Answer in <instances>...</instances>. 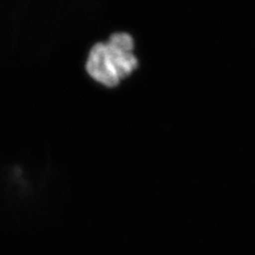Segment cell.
<instances>
[{"label": "cell", "mask_w": 255, "mask_h": 255, "mask_svg": "<svg viewBox=\"0 0 255 255\" xmlns=\"http://www.w3.org/2000/svg\"><path fill=\"white\" fill-rule=\"evenodd\" d=\"M139 66L133 37L128 32H115L107 41L92 46L84 70L95 83L112 90L129 79Z\"/></svg>", "instance_id": "obj_1"}]
</instances>
